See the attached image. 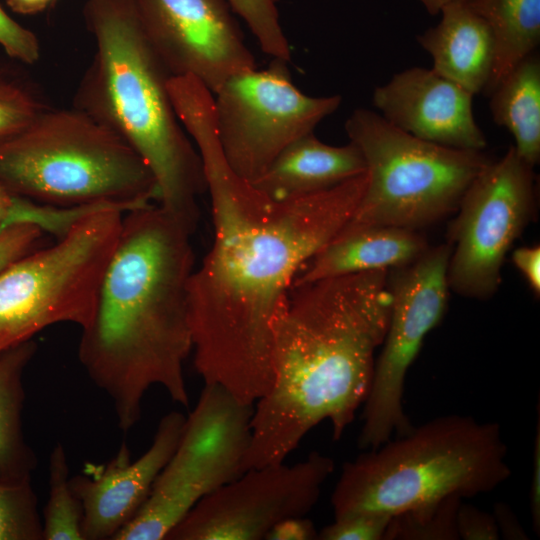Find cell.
<instances>
[{
	"mask_svg": "<svg viewBox=\"0 0 540 540\" xmlns=\"http://www.w3.org/2000/svg\"><path fill=\"white\" fill-rule=\"evenodd\" d=\"M512 260L517 269L525 277L535 295L540 294V247L523 246L515 249Z\"/></svg>",
	"mask_w": 540,
	"mask_h": 540,
	"instance_id": "cell-33",
	"label": "cell"
},
{
	"mask_svg": "<svg viewBox=\"0 0 540 540\" xmlns=\"http://www.w3.org/2000/svg\"><path fill=\"white\" fill-rule=\"evenodd\" d=\"M335 463L311 452L294 464L250 468L200 500L167 540H265L279 522L306 516Z\"/></svg>",
	"mask_w": 540,
	"mask_h": 540,
	"instance_id": "cell-13",
	"label": "cell"
},
{
	"mask_svg": "<svg viewBox=\"0 0 540 540\" xmlns=\"http://www.w3.org/2000/svg\"><path fill=\"white\" fill-rule=\"evenodd\" d=\"M0 46L11 58L34 64L40 57L37 36L12 19L0 6Z\"/></svg>",
	"mask_w": 540,
	"mask_h": 540,
	"instance_id": "cell-29",
	"label": "cell"
},
{
	"mask_svg": "<svg viewBox=\"0 0 540 540\" xmlns=\"http://www.w3.org/2000/svg\"><path fill=\"white\" fill-rule=\"evenodd\" d=\"M246 23L260 49L272 59L291 60V48L283 31L278 0H225Z\"/></svg>",
	"mask_w": 540,
	"mask_h": 540,
	"instance_id": "cell-26",
	"label": "cell"
},
{
	"mask_svg": "<svg viewBox=\"0 0 540 540\" xmlns=\"http://www.w3.org/2000/svg\"><path fill=\"white\" fill-rule=\"evenodd\" d=\"M0 540H43V523L31 479H0Z\"/></svg>",
	"mask_w": 540,
	"mask_h": 540,
	"instance_id": "cell-25",
	"label": "cell"
},
{
	"mask_svg": "<svg viewBox=\"0 0 540 540\" xmlns=\"http://www.w3.org/2000/svg\"><path fill=\"white\" fill-rule=\"evenodd\" d=\"M47 108L34 90L0 73V145L23 133Z\"/></svg>",
	"mask_w": 540,
	"mask_h": 540,
	"instance_id": "cell-27",
	"label": "cell"
},
{
	"mask_svg": "<svg viewBox=\"0 0 540 540\" xmlns=\"http://www.w3.org/2000/svg\"><path fill=\"white\" fill-rule=\"evenodd\" d=\"M473 96L432 68L411 67L377 86L372 103L387 122L417 138L484 150L487 140L474 118Z\"/></svg>",
	"mask_w": 540,
	"mask_h": 540,
	"instance_id": "cell-16",
	"label": "cell"
},
{
	"mask_svg": "<svg viewBox=\"0 0 540 540\" xmlns=\"http://www.w3.org/2000/svg\"><path fill=\"white\" fill-rule=\"evenodd\" d=\"M254 404L205 384L179 444L135 516L113 540H162L204 497L245 472Z\"/></svg>",
	"mask_w": 540,
	"mask_h": 540,
	"instance_id": "cell-9",
	"label": "cell"
},
{
	"mask_svg": "<svg viewBox=\"0 0 540 540\" xmlns=\"http://www.w3.org/2000/svg\"><path fill=\"white\" fill-rule=\"evenodd\" d=\"M496 422L435 417L345 462L331 495L334 518L394 516L446 497L490 492L512 474Z\"/></svg>",
	"mask_w": 540,
	"mask_h": 540,
	"instance_id": "cell-5",
	"label": "cell"
},
{
	"mask_svg": "<svg viewBox=\"0 0 540 540\" xmlns=\"http://www.w3.org/2000/svg\"><path fill=\"white\" fill-rule=\"evenodd\" d=\"M191 233L157 203L123 213L78 358L111 399L118 427L140 420L146 392L161 386L184 407V363L192 352L188 289Z\"/></svg>",
	"mask_w": 540,
	"mask_h": 540,
	"instance_id": "cell-2",
	"label": "cell"
},
{
	"mask_svg": "<svg viewBox=\"0 0 540 540\" xmlns=\"http://www.w3.org/2000/svg\"><path fill=\"white\" fill-rule=\"evenodd\" d=\"M535 174L514 146L466 189L447 231V278L455 293L480 300L498 290L514 242L535 214Z\"/></svg>",
	"mask_w": 540,
	"mask_h": 540,
	"instance_id": "cell-12",
	"label": "cell"
},
{
	"mask_svg": "<svg viewBox=\"0 0 540 540\" xmlns=\"http://www.w3.org/2000/svg\"><path fill=\"white\" fill-rule=\"evenodd\" d=\"M70 479L64 446L57 442L49 457V497L43 512V540H84L82 506Z\"/></svg>",
	"mask_w": 540,
	"mask_h": 540,
	"instance_id": "cell-23",
	"label": "cell"
},
{
	"mask_svg": "<svg viewBox=\"0 0 540 540\" xmlns=\"http://www.w3.org/2000/svg\"><path fill=\"white\" fill-rule=\"evenodd\" d=\"M461 500L450 496L392 516L385 540L459 539L456 519Z\"/></svg>",
	"mask_w": 540,
	"mask_h": 540,
	"instance_id": "cell-24",
	"label": "cell"
},
{
	"mask_svg": "<svg viewBox=\"0 0 540 540\" xmlns=\"http://www.w3.org/2000/svg\"><path fill=\"white\" fill-rule=\"evenodd\" d=\"M494 123L515 140L519 157L535 167L540 160V58L522 59L488 96Z\"/></svg>",
	"mask_w": 540,
	"mask_h": 540,
	"instance_id": "cell-20",
	"label": "cell"
},
{
	"mask_svg": "<svg viewBox=\"0 0 540 540\" xmlns=\"http://www.w3.org/2000/svg\"><path fill=\"white\" fill-rule=\"evenodd\" d=\"M318 532L313 522L306 516L291 517L277 523L267 534L265 540H312Z\"/></svg>",
	"mask_w": 540,
	"mask_h": 540,
	"instance_id": "cell-32",
	"label": "cell"
},
{
	"mask_svg": "<svg viewBox=\"0 0 540 540\" xmlns=\"http://www.w3.org/2000/svg\"><path fill=\"white\" fill-rule=\"evenodd\" d=\"M391 516L355 513L338 518L318 532L320 540H385Z\"/></svg>",
	"mask_w": 540,
	"mask_h": 540,
	"instance_id": "cell-28",
	"label": "cell"
},
{
	"mask_svg": "<svg viewBox=\"0 0 540 540\" xmlns=\"http://www.w3.org/2000/svg\"><path fill=\"white\" fill-rule=\"evenodd\" d=\"M55 0H6L7 5L16 13L33 15L45 11Z\"/></svg>",
	"mask_w": 540,
	"mask_h": 540,
	"instance_id": "cell-36",
	"label": "cell"
},
{
	"mask_svg": "<svg viewBox=\"0 0 540 540\" xmlns=\"http://www.w3.org/2000/svg\"><path fill=\"white\" fill-rule=\"evenodd\" d=\"M537 406V425L533 446L532 477L529 491V508L533 530L540 533V409Z\"/></svg>",
	"mask_w": 540,
	"mask_h": 540,
	"instance_id": "cell-34",
	"label": "cell"
},
{
	"mask_svg": "<svg viewBox=\"0 0 540 540\" xmlns=\"http://www.w3.org/2000/svg\"><path fill=\"white\" fill-rule=\"evenodd\" d=\"M288 62L272 59L228 79L213 94L216 134L235 173L254 183L291 143L313 132L342 102L314 97L292 82Z\"/></svg>",
	"mask_w": 540,
	"mask_h": 540,
	"instance_id": "cell-11",
	"label": "cell"
},
{
	"mask_svg": "<svg viewBox=\"0 0 540 540\" xmlns=\"http://www.w3.org/2000/svg\"><path fill=\"white\" fill-rule=\"evenodd\" d=\"M365 172L364 158L354 143L329 145L311 132L287 146L252 184L280 202L329 189Z\"/></svg>",
	"mask_w": 540,
	"mask_h": 540,
	"instance_id": "cell-17",
	"label": "cell"
},
{
	"mask_svg": "<svg viewBox=\"0 0 540 540\" xmlns=\"http://www.w3.org/2000/svg\"><path fill=\"white\" fill-rule=\"evenodd\" d=\"M388 270L293 285L274 328L273 380L254 403L250 468L285 462L324 420L341 438L367 397L390 317Z\"/></svg>",
	"mask_w": 540,
	"mask_h": 540,
	"instance_id": "cell-3",
	"label": "cell"
},
{
	"mask_svg": "<svg viewBox=\"0 0 540 540\" xmlns=\"http://www.w3.org/2000/svg\"><path fill=\"white\" fill-rule=\"evenodd\" d=\"M0 183L11 193L61 207L124 212L158 201L155 178L118 135L84 111L47 108L0 145Z\"/></svg>",
	"mask_w": 540,
	"mask_h": 540,
	"instance_id": "cell-6",
	"label": "cell"
},
{
	"mask_svg": "<svg viewBox=\"0 0 540 540\" xmlns=\"http://www.w3.org/2000/svg\"><path fill=\"white\" fill-rule=\"evenodd\" d=\"M344 127L362 153L367 183L339 233L375 226L417 231L429 226L456 212L472 180L492 161L483 150L417 138L366 108L355 109Z\"/></svg>",
	"mask_w": 540,
	"mask_h": 540,
	"instance_id": "cell-7",
	"label": "cell"
},
{
	"mask_svg": "<svg viewBox=\"0 0 540 540\" xmlns=\"http://www.w3.org/2000/svg\"><path fill=\"white\" fill-rule=\"evenodd\" d=\"M429 248L417 230L375 226L339 233L299 271L293 285L411 264Z\"/></svg>",
	"mask_w": 540,
	"mask_h": 540,
	"instance_id": "cell-19",
	"label": "cell"
},
{
	"mask_svg": "<svg viewBox=\"0 0 540 540\" xmlns=\"http://www.w3.org/2000/svg\"><path fill=\"white\" fill-rule=\"evenodd\" d=\"M440 21L416 36L432 69L471 94L483 93L492 74L495 44L487 23L465 2L445 6Z\"/></svg>",
	"mask_w": 540,
	"mask_h": 540,
	"instance_id": "cell-18",
	"label": "cell"
},
{
	"mask_svg": "<svg viewBox=\"0 0 540 540\" xmlns=\"http://www.w3.org/2000/svg\"><path fill=\"white\" fill-rule=\"evenodd\" d=\"M142 29L171 76H192L212 94L257 68L225 0H131Z\"/></svg>",
	"mask_w": 540,
	"mask_h": 540,
	"instance_id": "cell-14",
	"label": "cell"
},
{
	"mask_svg": "<svg viewBox=\"0 0 540 540\" xmlns=\"http://www.w3.org/2000/svg\"><path fill=\"white\" fill-rule=\"evenodd\" d=\"M32 339L0 356V479H31L37 456L25 440L22 411L25 399L24 371L35 355Z\"/></svg>",
	"mask_w": 540,
	"mask_h": 540,
	"instance_id": "cell-21",
	"label": "cell"
},
{
	"mask_svg": "<svg viewBox=\"0 0 540 540\" xmlns=\"http://www.w3.org/2000/svg\"><path fill=\"white\" fill-rule=\"evenodd\" d=\"M467 0H419L426 11L431 15H437L447 5L455 2H465Z\"/></svg>",
	"mask_w": 540,
	"mask_h": 540,
	"instance_id": "cell-37",
	"label": "cell"
},
{
	"mask_svg": "<svg viewBox=\"0 0 540 540\" xmlns=\"http://www.w3.org/2000/svg\"><path fill=\"white\" fill-rule=\"evenodd\" d=\"M123 213L111 207L93 211L54 244L0 271V356L49 326L87 325Z\"/></svg>",
	"mask_w": 540,
	"mask_h": 540,
	"instance_id": "cell-8",
	"label": "cell"
},
{
	"mask_svg": "<svg viewBox=\"0 0 540 540\" xmlns=\"http://www.w3.org/2000/svg\"><path fill=\"white\" fill-rule=\"evenodd\" d=\"M212 209L213 242L188 289L194 366L254 404L273 380L274 328L301 268L346 226L366 173L329 189L272 201L228 164L213 123L191 132Z\"/></svg>",
	"mask_w": 540,
	"mask_h": 540,
	"instance_id": "cell-1",
	"label": "cell"
},
{
	"mask_svg": "<svg viewBox=\"0 0 540 540\" xmlns=\"http://www.w3.org/2000/svg\"><path fill=\"white\" fill-rule=\"evenodd\" d=\"M186 416L179 411L165 414L158 423L150 447L131 460L127 443L100 466L70 479L82 511L84 540H113L135 516L181 439Z\"/></svg>",
	"mask_w": 540,
	"mask_h": 540,
	"instance_id": "cell-15",
	"label": "cell"
},
{
	"mask_svg": "<svg viewBox=\"0 0 540 540\" xmlns=\"http://www.w3.org/2000/svg\"><path fill=\"white\" fill-rule=\"evenodd\" d=\"M450 254L448 243L429 247L411 264L388 270L390 317L363 403L360 449L377 448L414 427L403 407L405 378L425 337L446 313Z\"/></svg>",
	"mask_w": 540,
	"mask_h": 540,
	"instance_id": "cell-10",
	"label": "cell"
},
{
	"mask_svg": "<svg viewBox=\"0 0 540 540\" xmlns=\"http://www.w3.org/2000/svg\"><path fill=\"white\" fill-rule=\"evenodd\" d=\"M45 233L28 224L13 225L0 232V271L38 248Z\"/></svg>",
	"mask_w": 540,
	"mask_h": 540,
	"instance_id": "cell-30",
	"label": "cell"
},
{
	"mask_svg": "<svg viewBox=\"0 0 540 540\" xmlns=\"http://www.w3.org/2000/svg\"><path fill=\"white\" fill-rule=\"evenodd\" d=\"M488 25L495 44L491 77L483 94L499 82L540 43V0H467Z\"/></svg>",
	"mask_w": 540,
	"mask_h": 540,
	"instance_id": "cell-22",
	"label": "cell"
},
{
	"mask_svg": "<svg viewBox=\"0 0 540 540\" xmlns=\"http://www.w3.org/2000/svg\"><path fill=\"white\" fill-rule=\"evenodd\" d=\"M83 13L95 52L73 106L143 159L156 181L157 204L193 234L206 183L199 153L169 93L171 74L146 37L131 0H86Z\"/></svg>",
	"mask_w": 540,
	"mask_h": 540,
	"instance_id": "cell-4",
	"label": "cell"
},
{
	"mask_svg": "<svg viewBox=\"0 0 540 540\" xmlns=\"http://www.w3.org/2000/svg\"><path fill=\"white\" fill-rule=\"evenodd\" d=\"M493 516L496 520L500 536L502 535L505 539H528L516 515L505 503L495 504Z\"/></svg>",
	"mask_w": 540,
	"mask_h": 540,
	"instance_id": "cell-35",
	"label": "cell"
},
{
	"mask_svg": "<svg viewBox=\"0 0 540 540\" xmlns=\"http://www.w3.org/2000/svg\"><path fill=\"white\" fill-rule=\"evenodd\" d=\"M457 532L464 540H497L500 538L494 516L461 502L457 512Z\"/></svg>",
	"mask_w": 540,
	"mask_h": 540,
	"instance_id": "cell-31",
	"label": "cell"
}]
</instances>
